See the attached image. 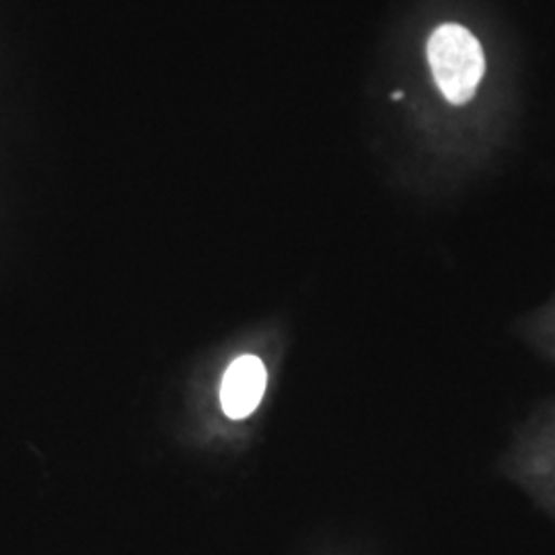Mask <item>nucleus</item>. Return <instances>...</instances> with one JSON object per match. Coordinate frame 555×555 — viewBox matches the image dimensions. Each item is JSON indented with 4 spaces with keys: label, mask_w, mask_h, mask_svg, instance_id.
Returning <instances> with one entry per match:
<instances>
[{
    "label": "nucleus",
    "mask_w": 555,
    "mask_h": 555,
    "mask_svg": "<svg viewBox=\"0 0 555 555\" xmlns=\"http://www.w3.org/2000/svg\"><path fill=\"white\" fill-rule=\"evenodd\" d=\"M428 64L444 100L463 105L476 95L486 73L483 48L476 36L456 23H444L428 40Z\"/></svg>",
    "instance_id": "obj_1"
},
{
    "label": "nucleus",
    "mask_w": 555,
    "mask_h": 555,
    "mask_svg": "<svg viewBox=\"0 0 555 555\" xmlns=\"http://www.w3.org/2000/svg\"><path fill=\"white\" fill-rule=\"evenodd\" d=\"M266 366L256 357H241L227 369L220 385V405L224 414L241 420L258 410L266 391Z\"/></svg>",
    "instance_id": "obj_2"
},
{
    "label": "nucleus",
    "mask_w": 555,
    "mask_h": 555,
    "mask_svg": "<svg viewBox=\"0 0 555 555\" xmlns=\"http://www.w3.org/2000/svg\"><path fill=\"white\" fill-rule=\"evenodd\" d=\"M401 98H403V93H401V91H396V93H393V101H399Z\"/></svg>",
    "instance_id": "obj_3"
}]
</instances>
